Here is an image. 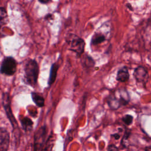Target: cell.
I'll list each match as a JSON object with an SVG mask.
<instances>
[{"label": "cell", "mask_w": 151, "mask_h": 151, "mask_svg": "<svg viewBox=\"0 0 151 151\" xmlns=\"http://www.w3.org/2000/svg\"><path fill=\"white\" fill-rule=\"evenodd\" d=\"M39 73V67L34 60H28L24 65V81L25 83L34 87L36 85Z\"/></svg>", "instance_id": "cell-1"}, {"label": "cell", "mask_w": 151, "mask_h": 151, "mask_svg": "<svg viewBox=\"0 0 151 151\" xmlns=\"http://www.w3.org/2000/svg\"><path fill=\"white\" fill-rule=\"evenodd\" d=\"M70 50L80 56L84 51L85 42L84 40L74 34H69L65 38Z\"/></svg>", "instance_id": "cell-2"}, {"label": "cell", "mask_w": 151, "mask_h": 151, "mask_svg": "<svg viewBox=\"0 0 151 151\" xmlns=\"http://www.w3.org/2000/svg\"><path fill=\"white\" fill-rule=\"evenodd\" d=\"M109 33H110V28L109 27V25L107 27L106 24H103L93 35L91 40V44L93 46H96L103 43L107 40Z\"/></svg>", "instance_id": "cell-3"}, {"label": "cell", "mask_w": 151, "mask_h": 151, "mask_svg": "<svg viewBox=\"0 0 151 151\" xmlns=\"http://www.w3.org/2000/svg\"><path fill=\"white\" fill-rule=\"evenodd\" d=\"M17 63L12 57H5L1 65L0 72L6 76H12L17 71Z\"/></svg>", "instance_id": "cell-4"}, {"label": "cell", "mask_w": 151, "mask_h": 151, "mask_svg": "<svg viewBox=\"0 0 151 151\" xmlns=\"http://www.w3.org/2000/svg\"><path fill=\"white\" fill-rule=\"evenodd\" d=\"M2 104L3 106L4 107V109L6 111V116L10 121L12 127L14 129H15L18 127V124L17 122L15 119V117L12 113V111L11 110V100L9 98V96L8 93H5L3 94L2 96Z\"/></svg>", "instance_id": "cell-5"}, {"label": "cell", "mask_w": 151, "mask_h": 151, "mask_svg": "<svg viewBox=\"0 0 151 151\" xmlns=\"http://www.w3.org/2000/svg\"><path fill=\"white\" fill-rule=\"evenodd\" d=\"M47 134V129L45 126H42L38 129L34 136V151H40L43 147L45 143V139Z\"/></svg>", "instance_id": "cell-6"}, {"label": "cell", "mask_w": 151, "mask_h": 151, "mask_svg": "<svg viewBox=\"0 0 151 151\" xmlns=\"http://www.w3.org/2000/svg\"><path fill=\"white\" fill-rule=\"evenodd\" d=\"M133 76L137 83L143 85H145L149 80L148 71L142 65H139L134 69Z\"/></svg>", "instance_id": "cell-7"}, {"label": "cell", "mask_w": 151, "mask_h": 151, "mask_svg": "<svg viewBox=\"0 0 151 151\" xmlns=\"http://www.w3.org/2000/svg\"><path fill=\"white\" fill-rule=\"evenodd\" d=\"M9 140V134L8 130L4 127H0V151H8Z\"/></svg>", "instance_id": "cell-8"}, {"label": "cell", "mask_w": 151, "mask_h": 151, "mask_svg": "<svg viewBox=\"0 0 151 151\" xmlns=\"http://www.w3.org/2000/svg\"><path fill=\"white\" fill-rule=\"evenodd\" d=\"M114 96L118 99L122 106L127 105L130 101V96L128 91L124 88H119L114 93Z\"/></svg>", "instance_id": "cell-9"}, {"label": "cell", "mask_w": 151, "mask_h": 151, "mask_svg": "<svg viewBox=\"0 0 151 151\" xmlns=\"http://www.w3.org/2000/svg\"><path fill=\"white\" fill-rule=\"evenodd\" d=\"M129 77L130 74L127 67L123 66L118 70L116 79L120 82H126L129 80Z\"/></svg>", "instance_id": "cell-10"}, {"label": "cell", "mask_w": 151, "mask_h": 151, "mask_svg": "<svg viewBox=\"0 0 151 151\" xmlns=\"http://www.w3.org/2000/svg\"><path fill=\"white\" fill-rule=\"evenodd\" d=\"M107 102L109 107L113 110H117L121 107L118 99L114 96V94H111L109 96L107 99Z\"/></svg>", "instance_id": "cell-11"}, {"label": "cell", "mask_w": 151, "mask_h": 151, "mask_svg": "<svg viewBox=\"0 0 151 151\" xmlns=\"http://www.w3.org/2000/svg\"><path fill=\"white\" fill-rule=\"evenodd\" d=\"M31 97L33 101L36 104L37 106L41 107L44 106V98L40 94L35 92H32L31 93Z\"/></svg>", "instance_id": "cell-12"}, {"label": "cell", "mask_w": 151, "mask_h": 151, "mask_svg": "<svg viewBox=\"0 0 151 151\" xmlns=\"http://www.w3.org/2000/svg\"><path fill=\"white\" fill-rule=\"evenodd\" d=\"M8 22V15L5 9L0 7V31L7 24Z\"/></svg>", "instance_id": "cell-13"}, {"label": "cell", "mask_w": 151, "mask_h": 151, "mask_svg": "<svg viewBox=\"0 0 151 151\" xmlns=\"http://www.w3.org/2000/svg\"><path fill=\"white\" fill-rule=\"evenodd\" d=\"M58 69V65H57L56 63H54L52 65L50 70V77L48 80V85L51 86L53 84V83L55 81V80L57 77V70Z\"/></svg>", "instance_id": "cell-14"}, {"label": "cell", "mask_w": 151, "mask_h": 151, "mask_svg": "<svg viewBox=\"0 0 151 151\" xmlns=\"http://www.w3.org/2000/svg\"><path fill=\"white\" fill-rule=\"evenodd\" d=\"M55 139L53 135H51L46 142L45 143L44 146L41 149V151H52V148L54 145Z\"/></svg>", "instance_id": "cell-15"}, {"label": "cell", "mask_w": 151, "mask_h": 151, "mask_svg": "<svg viewBox=\"0 0 151 151\" xmlns=\"http://www.w3.org/2000/svg\"><path fill=\"white\" fill-rule=\"evenodd\" d=\"M21 124L23 129L25 131H29L32 129L33 123L32 120L28 117H24L21 120Z\"/></svg>", "instance_id": "cell-16"}, {"label": "cell", "mask_w": 151, "mask_h": 151, "mask_svg": "<svg viewBox=\"0 0 151 151\" xmlns=\"http://www.w3.org/2000/svg\"><path fill=\"white\" fill-rule=\"evenodd\" d=\"M130 134H131V132L129 130H126V132H124V133L123 134V136L122 137V141H121L122 145H123V147H127V140H129Z\"/></svg>", "instance_id": "cell-17"}, {"label": "cell", "mask_w": 151, "mask_h": 151, "mask_svg": "<svg viewBox=\"0 0 151 151\" xmlns=\"http://www.w3.org/2000/svg\"><path fill=\"white\" fill-rule=\"evenodd\" d=\"M133 120V117L130 114H126L122 117V121L125 124L129 126L130 125Z\"/></svg>", "instance_id": "cell-18"}, {"label": "cell", "mask_w": 151, "mask_h": 151, "mask_svg": "<svg viewBox=\"0 0 151 151\" xmlns=\"http://www.w3.org/2000/svg\"><path fill=\"white\" fill-rule=\"evenodd\" d=\"M84 64L87 67H93L94 65V61L90 56H87L86 57V60H84Z\"/></svg>", "instance_id": "cell-19"}, {"label": "cell", "mask_w": 151, "mask_h": 151, "mask_svg": "<svg viewBox=\"0 0 151 151\" xmlns=\"http://www.w3.org/2000/svg\"><path fill=\"white\" fill-rule=\"evenodd\" d=\"M106 151H119L118 147L114 145H110L107 146V150Z\"/></svg>", "instance_id": "cell-20"}, {"label": "cell", "mask_w": 151, "mask_h": 151, "mask_svg": "<svg viewBox=\"0 0 151 151\" xmlns=\"http://www.w3.org/2000/svg\"><path fill=\"white\" fill-rule=\"evenodd\" d=\"M111 136L113 137L116 140H118L120 137V134L119 133H115L111 134Z\"/></svg>", "instance_id": "cell-21"}, {"label": "cell", "mask_w": 151, "mask_h": 151, "mask_svg": "<svg viewBox=\"0 0 151 151\" xmlns=\"http://www.w3.org/2000/svg\"><path fill=\"white\" fill-rule=\"evenodd\" d=\"M145 151H151V146H146L145 149Z\"/></svg>", "instance_id": "cell-22"}, {"label": "cell", "mask_w": 151, "mask_h": 151, "mask_svg": "<svg viewBox=\"0 0 151 151\" xmlns=\"http://www.w3.org/2000/svg\"><path fill=\"white\" fill-rule=\"evenodd\" d=\"M39 2H41V3H42V4H47V3H48V2H50V1H39Z\"/></svg>", "instance_id": "cell-23"}]
</instances>
